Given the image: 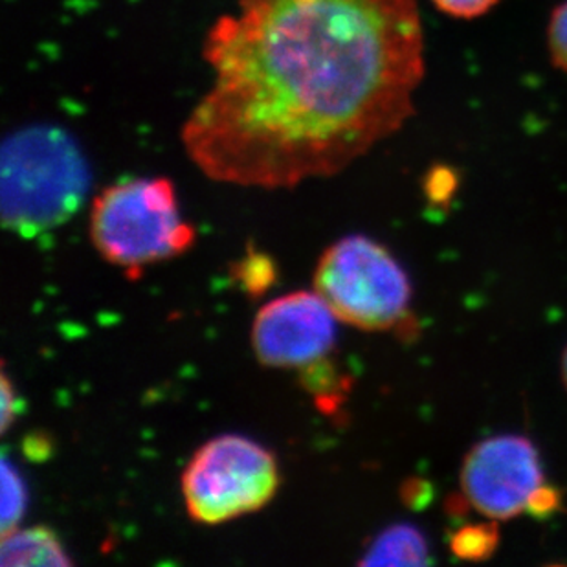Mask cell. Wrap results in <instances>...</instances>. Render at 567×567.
Listing matches in <instances>:
<instances>
[{
	"instance_id": "obj_1",
	"label": "cell",
	"mask_w": 567,
	"mask_h": 567,
	"mask_svg": "<svg viewBox=\"0 0 567 567\" xmlns=\"http://www.w3.org/2000/svg\"><path fill=\"white\" fill-rule=\"evenodd\" d=\"M423 52L415 0H239L206 38L184 150L247 188L337 175L412 116Z\"/></svg>"
},
{
	"instance_id": "obj_2",
	"label": "cell",
	"mask_w": 567,
	"mask_h": 567,
	"mask_svg": "<svg viewBox=\"0 0 567 567\" xmlns=\"http://www.w3.org/2000/svg\"><path fill=\"white\" fill-rule=\"evenodd\" d=\"M89 188V162L63 128L28 125L6 136L0 153L6 230L27 239L54 230L78 214Z\"/></svg>"
},
{
	"instance_id": "obj_3",
	"label": "cell",
	"mask_w": 567,
	"mask_h": 567,
	"mask_svg": "<svg viewBox=\"0 0 567 567\" xmlns=\"http://www.w3.org/2000/svg\"><path fill=\"white\" fill-rule=\"evenodd\" d=\"M91 239L105 261L136 278L145 267L186 252L195 230L183 219L167 178H133L94 198Z\"/></svg>"
},
{
	"instance_id": "obj_4",
	"label": "cell",
	"mask_w": 567,
	"mask_h": 567,
	"mask_svg": "<svg viewBox=\"0 0 567 567\" xmlns=\"http://www.w3.org/2000/svg\"><path fill=\"white\" fill-rule=\"evenodd\" d=\"M315 290L337 320L360 331H390L410 312L412 284L393 254L365 236L342 237L327 248Z\"/></svg>"
},
{
	"instance_id": "obj_5",
	"label": "cell",
	"mask_w": 567,
	"mask_h": 567,
	"mask_svg": "<svg viewBox=\"0 0 567 567\" xmlns=\"http://www.w3.org/2000/svg\"><path fill=\"white\" fill-rule=\"evenodd\" d=\"M279 466L270 450L243 435H219L195 452L183 474L189 518L219 525L267 507L278 493Z\"/></svg>"
},
{
	"instance_id": "obj_6",
	"label": "cell",
	"mask_w": 567,
	"mask_h": 567,
	"mask_svg": "<svg viewBox=\"0 0 567 567\" xmlns=\"http://www.w3.org/2000/svg\"><path fill=\"white\" fill-rule=\"evenodd\" d=\"M461 499L485 519L505 522L535 513L549 485L540 452L524 435H493L466 452L460 472Z\"/></svg>"
},
{
	"instance_id": "obj_7",
	"label": "cell",
	"mask_w": 567,
	"mask_h": 567,
	"mask_svg": "<svg viewBox=\"0 0 567 567\" xmlns=\"http://www.w3.org/2000/svg\"><path fill=\"white\" fill-rule=\"evenodd\" d=\"M337 342V316L318 292L298 290L262 306L252 326L257 360L276 370H303Z\"/></svg>"
},
{
	"instance_id": "obj_8",
	"label": "cell",
	"mask_w": 567,
	"mask_h": 567,
	"mask_svg": "<svg viewBox=\"0 0 567 567\" xmlns=\"http://www.w3.org/2000/svg\"><path fill=\"white\" fill-rule=\"evenodd\" d=\"M0 566H72V558L64 551L60 536L47 525H35L28 529L11 530L2 536L0 544Z\"/></svg>"
},
{
	"instance_id": "obj_9",
	"label": "cell",
	"mask_w": 567,
	"mask_h": 567,
	"mask_svg": "<svg viewBox=\"0 0 567 567\" xmlns=\"http://www.w3.org/2000/svg\"><path fill=\"white\" fill-rule=\"evenodd\" d=\"M430 546L426 536L410 524H395L380 530L365 549L360 566H426Z\"/></svg>"
},
{
	"instance_id": "obj_10",
	"label": "cell",
	"mask_w": 567,
	"mask_h": 567,
	"mask_svg": "<svg viewBox=\"0 0 567 567\" xmlns=\"http://www.w3.org/2000/svg\"><path fill=\"white\" fill-rule=\"evenodd\" d=\"M499 522L487 519L483 524L463 525L450 538V551L468 563H483L498 551Z\"/></svg>"
},
{
	"instance_id": "obj_11",
	"label": "cell",
	"mask_w": 567,
	"mask_h": 567,
	"mask_svg": "<svg viewBox=\"0 0 567 567\" xmlns=\"http://www.w3.org/2000/svg\"><path fill=\"white\" fill-rule=\"evenodd\" d=\"M230 276L243 292L259 298L278 281V267L272 257L248 247L245 256L231 265Z\"/></svg>"
},
{
	"instance_id": "obj_12",
	"label": "cell",
	"mask_w": 567,
	"mask_h": 567,
	"mask_svg": "<svg viewBox=\"0 0 567 567\" xmlns=\"http://www.w3.org/2000/svg\"><path fill=\"white\" fill-rule=\"evenodd\" d=\"M2 536L10 535L21 524L22 516L27 513L28 491L21 474L10 461L2 460Z\"/></svg>"
},
{
	"instance_id": "obj_13",
	"label": "cell",
	"mask_w": 567,
	"mask_h": 567,
	"mask_svg": "<svg viewBox=\"0 0 567 567\" xmlns=\"http://www.w3.org/2000/svg\"><path fill=\"white\" fill-rule=\"evenodd\" d=\"M547 38H549L553 63L567 72V0L553 13Z\"/></svg>"
},
{
	"instance_id": "obj_14",
	"label": "cell",
	"mask_w": 567,
	"mask_h": 567,
	"mask_svg": "<svg viewBox=\"0 0 567 567\" xmlns=\"http://www.w3.org/2000/svg\"><path fill=\"white\" fill-rule=\"evenodd\" d=\"M434 4L450 16L474 19L487 13L491 8L498 4V0H434Z\"/></svg>"
},
{
	"instance_id": "obj_15",
	"label": "cell",
	"mask_w": 567,
	"mask_h": 567,
	"mask_svg": "<svg viewBox=\"0 0 567 567\" xmlns=\"http://www.w3.org/2000/svg\"><path fill=\"white\" fill-rule=\"evenodd\" d=\"M0 395H2V423L0 430L6 434L10 430L11 424L16 423L17 415L21 412L22 404L17 399L16 390L11 385L10 377L8 373H2V385H0Z\"/></svg>"
},
{
	"instance_id": "obj_16",
	"label": "cell",
	"mask_w": 567,
	"mask_h": 567,
	"mask_svg": "<svg viewBox=\"0 0 567 567\" xmlns=\"http://www.w3.org/2000/svg\"><path fill=\"white\" fill-rule=\"evenodd\" d=\"M24 450H27V454L30 455V457L39 455V460H43V457H47V452H50V446L47 444V441H44V437H41V440H38V437H28Z\"/></svg>"
},
{
	"instance_id": "obj_17",
	"label": "cell",
	"mask_w": 567,
	"mask_h": 567,
	"mask_svg": "<svg viewBox=\"0 0 567 567\" xmlns=\"http://www.w3.org/2000/svg\"><path fill=\"white\" fill-rule=\"evenodd\" d=\"M560 375H563V382L567 390V348L564 349L563 362H560Z\"/></svg>"
}]
</instances>
